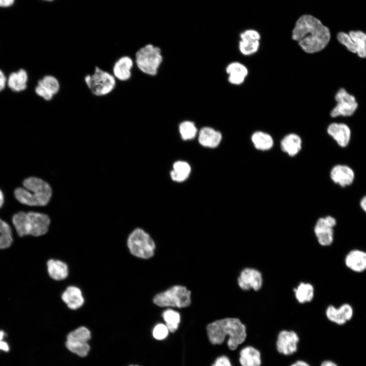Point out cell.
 Here are the masks:
<instances>
[{"instance_id":"cell-1","label":"cell","mask_w":366,"mask_h":366,"mask_svg":"<svg viewBox=\"0 0 366 366\" xmlns=\"http://www.w3.org/2000/svg\"><path fill=\"white\" fill-rule=\"evenodd\" d=\"M292 38L298 42L305 52L314 53L327 46L330 41V33L318 18L311 15H303L296 22Z\"/></svg>"},{"instance_id":"cell-2","label":"cell","mask_w":366,"mask_h":366,"mask_svg":"<svg viewBox=\"0 0 366 366\" xmlns=\"http://www.w3.org/2000/svg\"><path fill=\"white\" fill-rule=\"evenodd\" d=\"M206 330L210 342L221 344L228 336L227 345L231 350L236 349L247 337L246 325L237 318H226L216 320L207 326Z\"/></svg>"},{"instance_id":"cell-3","label":"cell","mask_w":366,"mask_h":366,"mask_svg":"<svg viewBox=\"0 0 366 366\" xmlns=\"http://www.w3.org/2000/svg\"><path fill=\"white\" fill-rule=\"evenodd\" d=\"M22 187L14 191L15 199L21 204L32 207H43L48 205L52 196L50 184L42 178L31 176L22 181Z\"/></svg>"},{"instance_id":"cell-4","label":"cell","mask_w":366,"mask_h":366,"mask_svg":"<svg viewBox=\"0 0 366 366\" xmlns=\"http://www.w3.org/2000/svg\"><path fill=\"white\" fill-rule=\"evenodd\" d=\"M51 223L46 213L36 211H19L12 218V226L20 237L31 236L39 237L49 231Z\"/></svg>"},{"instance_id":"cell-5","label":"cell","mask_w":366,"mask_h":366,"mask_svg":"<svg viewBox=\"0 0 366 366\" xmlns=\"http://www.w3.org/2000/svg\"><path fill=\"white\" fill-rule=\"evenodd\" d=\"M126 245L133 256L143 259L152 257L155 253V243L150 236L140 228L134 229L128 235Z\"/></svg>"},{"instance_id":"cell-6","label":"cell","mask_w":366,"mask_h":366,"mask_svg":"<svg viewBox=\"0 0 366 366\" xmlns=\"http://www.w3.org/2000/svg\"><path fill=\"white\" fill-rule=\"evenodd\" d=\"M163 62L160 48L151 44L140 48L135 54V64L143 73L155 76Z\"/></svg>"},{"instance_id":"cell-7","label":"cell","mask_w":366,"mask_h":366,"mask_svg":"<svg viewBox=\"0 0 366 366\" xmlns=\"http://www.w3.org/2000/svg\"><path fill=\"white\" fill-rule=\"evenodd\" d=\"M84 80L91 93L97 97L110 94L116 85V78L113 75L98 66L95 67L94 73L86 75Z\"/></svg>"},{"instance_id":"cell-8","label":"cell","mask_w":366,"mask_h":366,"mask_svg":"<svg viewBox=\"0 0 366 366\" xmlns=\"http://www.w3.org/2000/svg\"><path fill=\"white\" fill-rule=\"evenodd\" d=\"M191 291L185 286H173L156 295L153 302L161 307L186 308L191 304Z\"/></svg>"},{"instance_id":"cell-9","label":"cell","mask_w":366,"mask_h":366,"mask_svg":"<svg viewBox=\"0 0 366 366\" xmlns=\"http://www.w3.org/2000/svg\"><path fill=\"white\" fill-rule=\"evenodd\" d=\"M339 42L350 52L357 53L362 58L366 57V34L361 30L343 32L337 35Z\"/></svg>"},{"instance_id":"cell-10","label":"cell","mask_w":366,"mask_h":366,"mask_svg":"<svg viewBox=\"0 0 366 366\" xmlns=\"http://www.w3.org/2000/svg\"><path fill=\"white\" fill-rule=\"evenodd\" d=\"M337 224L334 218L330 216L319 218L314 226V231L318 242L322 247L330 246L334 240L333 228Z\"/></svg>"},{"instance_id":"cell-11","label":"cell","mask_w":366,"mask_h":366,"mask_svg":"<svg viewBox=\"0 0 366 366\" xmlns=\"http://www.w3.org/2000/svg\"><path fill=\"white\" fill-rule=\"evenodd\" d=\"M60 298L66 308L72 311L81 309L86 302L83 290L74 284H68L60 293Z\"/></svg>"},{"instance_id":"cell-12","label":"cell","mask_w":366,"mask_h":366,"mask_svg":"<svg viewBox=\"0 0 366 366\" xmlns=\"http://www.w3.org/2000/svg\"><path fill=\"white\" fill-rule=\"evenodd\" d=\"M335 100L337 104L330 112L332 117L351 116L358 106L355 97L343 88L340 89L336 94Z\"/></svg>"},{"instance_id":"cell-13","label":"cell","mask_w":366,"mask_h":366,"mask_svg":"<svg viewBox=\"0 0 366 366\" xmlns=\"http://www.w3.org/2000/svg\"><path fill=\"white\" fill-rule=\"evenodd\" d=\"M299 337L292 330H281L277 338L276 346L277 351L281 354L289 356L293 354L298 349Z\"/></svg>"},{"instance_id":"cell-14","label":"cell","mask_w":366,"mask_h":366,"mask_svg":"<svg viewBox=\"0 0 366 366\" xmlns=\"http://www.w3.org/2000/svg\"><path fill=\"white\" fill-rule=\"evenodd\" d=\"M263 283L262 273L253 267L243 268L237 278V284L239 288L244 291L253 290L258 291L260 290Z\"/></svg>"},{"instance_id":"cell-15","label":"cell","mask_w":366,"mask_h":366,"mask_svg":"<svg viewBox=\"0 0 366 366\" xmlns=\"http://www.w3.org/2000/svg\"><path fill=\"white\" fill-rule=\"evenodd\" d=\"M47 274L51 280L64 282L70 275V267L65 260L57 258H50L46 262Z\"/></svg>"},{"instance_id":"cell-16","label":"cell","mask_w":366,"mask_h":366,"mask_svg":"<svg viewBox=\"0 0 366 366\" xmlns=\"http://www.w3.org/2000/svg\"><path fill=\"white\" fill-rule=\"evenodd\" d=\"M60 84L55 76L47 75L39 80L35 90L37 95L49 101L59 92Z\"/></svg>"},{"instance_id":"cell-17","label":"cell","mask_w":366,"mask_h":366,"mask_svg":"<svg viewBox=\"0 0 366 366\" xmlns=\"http://www.w3.org/2000/svg\"><path fill=\"white\" fill-rule=\"evenodd\" d=\"M260 34L254 29H247L240 34L238 47L244 55H251L257 52L260 46Z\"/></svg>"},{"instance_id":"cell-18","label":"cell","mask_w":366,"mask_h":366,"mask_svg":"<svg viewBox=\"0 0 366 366\" xmlns=\"http://www.w3.org/2000/svg\"><path fill=\"white\" fill-rule=\"evenodd\" d=\"M354 310L349 303H345L338 308L333 305L328 306L325 311L327 319L330 322L343 325L349 321L353 317Z\"/></svg>"},{"instance_id":"cell-19","label":"cell","mask_w":366,"mask_h":366,"mask_svg":"<svg viewBox=\"0 0 366 366\" xmlns=\"http://www.w3.org/2000/svg\"><path fill=\"white\" fill-rule=\"evenodd\" d=\"M331 180L341 187L350 186L355 179L354 170L346 165L338 164L332 167L330 172Z\"/></svg>"},{"instance_id":"cell-20","label":"cell","mask_w":366,"mask_h":366,"mask_svg":"<svg viewBox=\"0 0 366 366\" xmlns=\"http://www.w3.org/2000/svg\"><path fill=\"white\" fill-rule=\"evenodd\" d=\"M134 66L132 58L127 55L118 58L112 67V74L120 81L129 80L132 76V70Z\"/></svg>"},{"instance_id":"cell-21","label":"cell","mask_w":366,"mask_h":366,"mask_svg":"<svg viewBox=\"0 0 366 366\" xmlns=\"http://www.w3.org/2000/svg\"><path fill=\"white\" fill-rule=\"evenodd\" d=\"M344 262L351 271L362 272L366 270V252L359 249L352 250L346 254Z\"/></svg>"},{"instance_id":"cell-22","label":"cell","mask_w":366,"mask_h":366,"mask_svg":"<svg viewBox=\"0 0 366 366\" xmlns=\"http://www.w3.org/2000/svg\"><path fill=\"white\" fill-rule=\"evenodd\" d=\"M327 132L340 147H345L349 144L351 138V130L346 124L332 123L328 126Z\"/></svg>"},{"instance_id":"cell-23","label":"cell","mask_w":366,"mask_h":366,"mask_svg":"<svg viewBox=\"0 0 366 366\" xmlns=\"http://www.w3.org/2000/svg\"><path fill=\"white\" fill-rule=\"evenodd\" d=\"M222 139L221 132L211 127H203L198 133L199 143L204 147H216L220 144Z\"/></svg>"},{"instance_id":"cell-24","label":"cell","mask_w":366,"mask_h":366,"mask_svg":"<svg viewBox=\"0 0 366 366\" xmlns=\"http://www.w3.org/2000/svg\"><path fill=\"white\" fill-rule=\"evenodd\" d=\"M228 75V81L232 84L238 85L245 80L248 74L247 68L242 64L234 62L229 64L226 68Z\"/></svg>"},{"instance_id":"cell-25","label":"cell","mask_w":366,"mask_h":366,"mask_svg":"<svg viewBox=\"0 0 366 366\" xmlns=\"http://www.w3.org/2000/svg\"><path fill=\"white\" fill-rule=\"evenodd\" d=\"M239 362L241 366H261V352L252 346H247L239 352Z\"/></svg>"},{"instance_id":"cell-26","label":"cell","mask_w":366,"mask_h":366,"mask_svg":"<svg viewBox=\"0 0 366 366\" xmlns=\"http://www.w3.org/2000/svg\"><path fill=\"white\" fill-rule=\"evenodd\" d=\"M301 147V139L296 134H288L281 141V149L290 157L297 155L300 151Z\"/></svg>"},{"instance_id":"cell-27","label":"cell","mask_w":366,"mask_h":366,"mask_svg":"<svg viewBox=\"0 0 366 366\" xmlns=\"http://www.w3.org/2000/svg\"><path fill=\"white\" fill-rule=\"evenodd\" d=\"M293 291L296 300L300 304L311 302L314 297V287L310 283L300 282L294 288Z\"/></svg>"},{"instance_id":"cell-28","label":"cell","mask_w":366,"mask_h":366,"mask_svg":"<svg viewBox=\"0 0 366 366\" xmlns=\"http://www.w3.org/2000/svg\"><path fill=\"white\" fill-rule=\"evenodd\" d=\"M28 80L27 73L23 69L11 73L8 78V85L14 92H20L25 89Z\"/></svg>"},{"instance_id":"cell-29","label":"cell","mask_w":366,"mask_h":366,"mask_svg":"<svg viewBox=\"0 0 366 366\" xmlns=\"http://www.w3.org/2000/svg\"><path fill=\"white\" fill-rule=\"evenodd\" d=\"M251 141L255 148L262 151L270 149L274 143L271 136L262 131L254 132L252 135Z\"/></svg>"},{"instance_id":"cell-30","label":"cell","mask_w":366,"mask_h":366,"mask_svg":"<svg viewBox=\"0 0 366 366\" xmlns=\"http://www.w3.org/2000/svg\"><path fill=\"white\" fill-rule=\"evenodd\" d=\"M191 171V167L187 162L178 161L173 164L170 176L174 181L182 182L188 178Z\"/></svg>"},{"instance_id":"cell-31","label":"cell","mask_w":366,"mask_h":366,"mask_svg":"<svg viewBox=\"0 0 366 366\" xmlns=\"http://www.w3.org/2000/svg\"><path fill=\"white\" fill-rule=\"evenodd\" d=\"M13 240L12 226L0 218V249L8 248Z\"/></svg>"},{"instance_id":"cell-32","label":"cell","mask_w":366,"mask_h":366,"mask_svg":"<svg viewBox=\"0 0 366 366\" xmlns=\"http://www.w3.org/2000/svg\"><path fill=\"white\" fill-rule=\"evenodd\" d=\"M162 316L169 331L171 332H175L180 321L179 313L171 309H167L163 313Z\"/></svg>"},{"instance_id":"cell-33","label":"cell","mask_w":366,"mask_h":366,"mask_svg":"<svg viewBox=\"0 0 366 366\" xmlns=\"http://www.w3.org/2000/svg\"><path fill=\"white\" fill-rule=\"evenodd\" d=\"M90 330L85 326H80L70 331L67 336V340L87 342L91 338Z\"/></svg>"},{"instance_id":"cell-34","label":"cell","mask_w":366,"mask_h":366,"mask_svg":"<svg viewBox=\"0 0 366 366\" xmlns=\"http://www.w3.org/2000/svg\"><path fill=\"white\" fill-rule=\"evenodd\" d=\"M179 132L183 140H189L196 137L198 133V129L194 122L190 120H185L179 125Z\"/></svg>"},{"instance_id":"cell-35","label":"cell","mask_w":366,"mask_h":366,"mask_svg":"<svg viewBox=\"0 0 366 366\" xmlns=\"http://www.w3.org/2000/svg\"><path fill=\"white\" fill-rule=\"evenodd\" d=\"M66 347L71 352L79 356H86L89 351L90 347L87 342H80L67 340Z\"/></svg>"},{"instance_id":"cell-36","label":"cell","mask_w":366,"mask_h":366,"mask_svg":"<svg viewBox=\"0 0 366 366\" xmlns=\"http://www.w3.org/2000/svg\"><path fill=\"white\" fill-rule=\"evenodd\" d=\"M169 331L166 325L160 323L157 324L154 327L152 335L156 339L162 340L167 337Z\"/></svg>"},{"instance_id":"cell-37","label":"cell","mask_w":366,"mask_h":366,"mask_svg":"<svg viewBox=\"0 0 366 366\" xmlns=\"http://www.w3.org/2000/svg\"><path fill=\"white\" fill-rule=\"evenodd\" d=\"M211 366H232L229 358L225 355L221 356L216 360Z\"/></svg>"},{"instance_id":"cell-38","label":"cell","mask_w":366,"mask_h":366,"mask_svg":"<svg viewBox=\"0 0 366 366\" xmlns=\"http://www.w3.org/2000/svg\"><path fill=\"white\" fill-rule=\"evenodd\" d=\"M5 333L0 330V351L2 350L5 352H8L9 350V347L7 342L4 341Z\"/></svg>"},{"instance_id":"cell-39","label":"cell","mask_w":366,"mask_h":366,"mask_svg":"<svg viewBox=\"0 0 366 366\" xmlns=\"http://www.w3.org/2000/svg\"><path fill=\"white\" fill-rule=\"evenodd\" d=\"M6 82V78L3 72L0 70V91L5 88Z\"/></svg>"},{"instance_id":"cell-40","label":"cell","mask_w":366,"mask_h":366,"mask_svg":"<svg viewBox=\"0 0 366 366\" xmlns=\"http://www.w3.org/2000/svg\"><path fill=\"white\" fill-rule=\"evenodd\" d=\"M290 366H311L309 363L302 360H298L292 363Z\"/></svg>"},{"instance_id":"cell-41","label":"cell","mask_w":366,"mask_h":366,"mask_svg":"<svg viewBox=\"0 0 366 366\" xmlns=\"http://www.w3.org/2000/svg\"><path fill=\"white\" fill-rule=\"evenodd\" d=\"M14 0H0V7H7L11 6Z\"/></svg>"},{"instance_id":"cell-42","label":"cell","mask_w":366,"mask_h":366,"mask_svg":"<svg viewBox=\"0 0 366 366\" xmlns=\"http://www.w3.org/2000/svg\"><path fill=\"white\" fill-rule=\"evenodd\" d=\"M320 366H338V364L330 360H325L322 361L320 364Z\"/></svg>"},{"instance_id":"cell-43","label":"cell","mask_w":366,"mask_h":366,"mask_svg":"<svg viewBox=\"0 0 366 366\" xmlns=\"http://www.w3.org/2000/svg\"><path fill=\"white\" fill-rule=\"evenodd\" d=\"M359 204L361 208L366 213V195L361 198Z\"/></svg>"},{"instance_id":"cell-44","label":"cell","mask_w":366,"mask_h":366,"mask_svg":"<svg viewBox=\"0 0 366 366\" xmlns=\"http://www.w3.org/2000/svg\"><path fill=\"white\" fill-rule=\"evenodd\" d=\"M5 202V196L3 190L0 188V209L3 207Z\"/></svg>"},{"instance_id":"cell-45","label":"cell","mask_w":366,"mask_h":366,"mask_svg":"<svg viewBox=\"0 0 366 366\" xmlns=\"http://www.w3.org/2000/svg\"><path fill=\"white\" fill-rule=\"evenodd\" d=\"M44 1H49V2H50V1H53V0H44Z\"/></svg>"},{"instance_id":"cell-46","label":"cell","mask_w":366,"mask_h":366,"mask_svg":"<svg viewBox=\"0 0 366 366\" xmlns=\"http://www.w3.org/2000/svg\"><path fill=\"white\" fill-rule=\"evenodd\" d=\"M130 366H134V365H130ZM136 366H137V365H136Z\"/></svg>"}]
</instances>
